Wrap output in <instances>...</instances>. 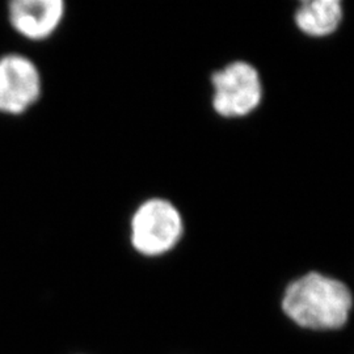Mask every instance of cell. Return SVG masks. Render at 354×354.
I'll return each mask as SVG.
<instances>
[{"label": "cell", "instance_id": "1", "mask_svg": "<svg viewBox=\"0 0 354 354\" xmlns=\"http://www.w3.org/2000/svg\"><path fill=\"white\" fill-rule=\"evenodd\" d=\"M352 306V291L344 282L317 272L294 279L282 298V308L294 323L315 330L342 327Z\"/></svg>", "mask_w": 354, "mask_h": 354}, {"label": "cell", "instance_id": "4", "mask_svg": "<svg viewBox=\"0 0 354 354\" xmlns=\"http://www.w3.org/2000/svg\"><path fill=\"white\" fill-rule=\"evenodd\" d=\"M42 75L35 61L20 53L0 55V114L21 115L42 96Z\"/></svg>", "mask_w": 354, "mask_h": 354}, {"label": "cell", "instance_id": "5", "mask_svg": "<svg viewBox=\"0 0 354 354\" xmlns=\"http://www.w3.org/2000/svg\"><path fill=\"white\" fill-rule=\"evenodd\" d=\"M64 0H15L7 4V20L13 32L39 42L51 37L64 23Z\"/></svg>", "mask_w": 354, "mask_h": 354}, {"label": "cell", "instance_id": "6", "mask_svg": "<svg viewBox=\"0 0 354 354\" xmlns=\"http://www.w3.org/2000/svg\"><path fill=\"white\" fill-rule=\"evenodd\" d=\"M344 21L340 0H306L294 12V24L307 37L326 38L339 30Z\"/></svg>", "mask_w": 354, "mask_h": 354}, {"label": "cell", "instance_id": "3", "mask_svg": "<svg viewBox=\"0 0 354 354\" xmlns=\"http://www.w3.org/2000/svg\"><path fill=\"white\" fill-rule=\"evenodd\" d=\"M212 106L222 118H244L256 112L264 99L259 70L250 62L234 61L210 76Z\"/></svg>", "mask_w": 354, "mask_h": 354}, {"label": "cell", "instance_id": "2", "mask_svg": "<svg viewBox=\"0 0 354 354\" xmlns=\"http://www.w3.org/2000/svg\"><path fill=\"white\" fill-rule=\"evenodd\" d=\"M184 231V218L176 205L152 197L140 203L131 215L129 239L136 252L145 257H159L176 248Z\"/></svg>", "mask_w": 354, "mask_h": 354}]
</instances>
